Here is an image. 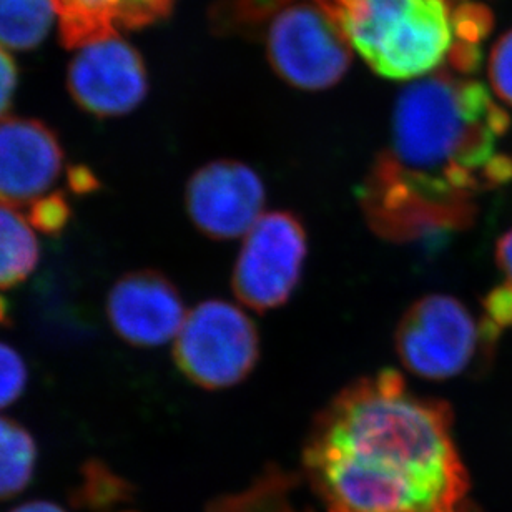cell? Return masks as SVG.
Instances as JSON below:
<instances>
[{
	"mask_svg": "<svg viewBox=\"0 0 512 512\" xmlns=\"http://www.w3.org/2000/svg\"><path fill=\"white\" fill-rule=\"evenodd\" d=\"M509 127V115L478 80L438 72L406 87L389 147L360 190L370 227L394 243L471 227L476 198L512 180V157L501 148Z\"/></svg>",
	"mask_w": 512,
	"mask_h": 512,
	"instance_id": "6da1fadb",
	"label": "cell"
},
{
	"mask_svg": "<svg viewBox=\"0 0 512 512\" xmlns=\"http://www.w3.org/2000/svg\"><path fill=\"white\" fill-rule=\"evenodd\" d=\"M441 399L383 370L341 389L311 424L303 474L326 512H448L471 488Z\"/></svg>",
	"mask_w": 512,
	"mask_h": 512,
	"instance_id": "7a4b0ae2",
	"label": "cell"
},
{
	"mask_svg": "<svg viewBox=\"0 0 512 512\" xmlns=\"http://www.w3.org/2000/svg\"><path fill=\"white\" fill-rule=\"evenodd\" d=\"M345 30L376 74L423 77L454 47V17L444 0H316Z\"/></svg>",
	"mask_w": 512,
	"mask_h": 512,
	"instance_id": "3957f363",
	"label": "cell"
},
{
	"mask_svg": "<svg viewBox=\"0 0 512 512\" xmlns=\"http://www.w3.org/2000/svg\"><path fill=\"white\" fill-rule=\"evenodd\" d=\"M501 331L476 316L463 301L428 295L404 311L394 331L399 361L413 375L446 381L466 375L493 358Z\"/></svg>",
	"mask_w": 512,
	"mask_h": 512,
	"instance_id": "277c9868",
	"label": "cell"
},
{
	"mask_svg": "<svg viewBox=\"0 0 512 512\" xmlns=\"http://www.w3.org/2000/svg\"><path fill=\"white\" fill-rule=\"evenodd\" d=\"M260 351V333L247 311L230 301L207 300L187 313L173 343V361L190 383L218 391L247 380Z\"/></svg>",
	"mask_w": 512,
	"mask_h": 512,
	"instance_id": "5b68a950",
	"label": "cell"
},
{
	"mask_svg": "<svg viewBox=\"0 0 512 512\" xmlns=\"http://www.w3.org/2000/svg\"><path fill=\"white\" fill-rule=\"evenodd\" d=\"M350 39L316 0L296 2L271 17L266 49L281 79L303 90L338 84L351 62Z\"/></svg>",
	"mask_w": 512,
	"mask_h": 512,
	"instance_id": "8992f818",
	"label": "cell"
},
{
	"mask_svg": "<svg viewBox=\"0 0 512 512\" xmlns=\"http://www.w3.org/2000/svg\"><path fill=\"white\" fill-rule=\"evenodd\" d=\"M306 256L308 235L301 218L286 210L265 213L243 237L233 265V293L258 313L281 308L300 285Z\"/></svg>",
	"mask_w": 512,
	"mask_h": 512,
	"instance_id": "52a82bcc",
	"label": "cell"
},
{
	"mask_svg": "<svg viewBox=\"0 0 512 512\" xmlns=\"http://www.w3.org/2000/svg\"><path fill=\"white\" fill-rule=\"evenodd\" d=\"M266 188L250 165L215 160L198 168L185 188L193 227L210 240L245 237L265 215Z\"/></svg>",
	"mask_w": 512,
	"mask_h": 512,
	"instance_id": "ba28073f",
	"label": "cell"
},
{
	"mask_svg": "<svg viewBox=\"0 0 512 512\" xmlns=\"http://www.w3.org/2000/svg\"><path fill=\"white\" fill-rule=\"evenodd\" d=\"M69 65L67 89L87 114L112 119L130 114L148 92L147 69L137 49L119 34L80 47Z\"/></svg>",
	"mask_w": 512,
	"mask_h": 512,
	"instance_id": "9c48e42d",
	"label": "cell"
},
{
	"mask_svg": "<svg viewBox=\"0 0 512 512\" xmlns=\"http://www.w3.org/2000/svg\"><path fill=\"white\" fill-rule=\"evenodd\" d=\"M105 311L115 335L135 348H155L175 340L187 318L177 286L157 270L120 276L110 288Z\"/></svg>",
	"mask_w": 512,
	"mask_h": 512,
	"instance_id": "30bf717a",
	"label": "cell"
},
{
	"mask_svg": "<svg viewBox=\"0 0 512 512\" xmlns=\"http://www.w3.org/2000/svg\"><path fill=\"white\" fill-rule=\"evenodd\" d=\"M65 153L49 125L0 117V203L24 207L42 197L64 168Z\"/></svg>",
	"mask_w": 512,
	"mask_h": 512,
	"instance_id": "8fae6325",
	"label": "cell"
},
{
	"mask_svg": "<svg viewBox=\"0 0 512 512\" xmlns=\"http://www.w3.org/2000/svg\"><path fill=\"white\" fill-rule=\"evenodd\" d=\"M65 47L80 49L94 40L140 29L167 17L175 0H54Z\"/></svg>",
	"mask_w": 512,
	"mask_h": 512,
	"instance_id": "7c38bea8",
	"label": "cell"
},
{
	"mask_svg": "<svg viewBox=\"0 0 512 512\" xmlns=\"http://www.w3.org/2000/svg\"><path fill=\"white\" fill-rule=\"evenodd\" d=\"M137 488L120 476L104 459H85L79 469V481L67 494L72 508L85 512H112L120 504L132 503Z\"/></svg>",
	"mask_w": 512,
	"mask_h": 512,
	"instance_id": "4fadbf2b",
	"label": "cell"
},
{
	"mask_svg": "<svg viewBox=\"0 0 512 512\" xmlns=\"http://www.w3.org/2000/svg\"><path fill=\"white\" fill-rule=\"evenodd\" d=\"M39 461L37 441L24 424L0 416V503L24 493Z\"/></svg>",
	"mask_w": 512,
	"mask_h": 512,
	"instance_id": "5bb4252c",
	"label": "cell"
},
{
	"mask_svg": "<svg viewBox=\"0 0 512 512\" xmlns=\"http://www.w3.org/2000/svg\"><path fill=\"white\" fill-rule=\"evenodd\" d=\"M40 247L29 223L0 203V288L24 283L39 265Z\"/></svg>",
	"mask_w": 512,
	"mask_h": 512,
	"instance_id": "9a60e30c",
	"label": "cell"
},
{
	"mask_svg": "<svg viewBox=\"0 0 512 512\" xmlns=\"http://www.w3.org/2000/svg\"><path fill=\"white\" fill-rule=\"evenodd\" d=\"M55 15L54 0H0V45L35 49L49 34Z\"/></svg>",
	"mask_w": 512,
	"mask_h": 512,
	"instance_id": "2e32d148",
	"label": "cell"
},
{
	"mask_svg": "<svg viewBox=\"0 0 512 512\" xmlns=\"http://www.w3.org/2000/svg\"><path fill=\"white\" fill-rule=\"evenodd\" d=\"M295 478L280 469H266L252 488L233 496L217 498L208 504L207 512H315L298 508L290 493L296 486Z\"/></svg>",
	"mask_w": 512,
	"mask_h": 512,
	"instance_id": "e0dca14e",
	"label": "cell"
},
{
	"mask_svg": "<svg viewBox=\"0 0 512 512\" xmlns=\"http://www.w3.org/2000/svg\"><path fill=\"white\" fill-rule=\"evenodd\" d=\"M300 0H223L218 7V24L227 29H240L260 24L275 17L280 10Z\"/></svg>",
	"mask_w": 512,
	"mask_h": 512,
	"instance_id": "ac0fdd59",
	"label": "cell"
},
{
	"mask_svg": "<svg viewBox=\"0 0 512 512\" xmlns=\"http://www.w3.org/2000/svg\"><path fill=\"white\" fill-rule=\"evenodd\" d=\"M72 220L69 198L62 190L42 195L29 208V223L49 237H60Z\"/></svg>",
	"mask_w": 512,
	"mask_h": 512,
	"instance_id": "d6986e66",
	"label": "cell"
},
{
	"mask_svg": "<svg viewBox=\"0 0 512 512\" xmlns=\"http://www.w3.org/2000/svg\"><path fill=\"white\" fill-rule=\"evenodd\" d=\"M29 371L19 351L0 343V409L9 408L24 394Z\"/></svg>",
	"mask_w": 512,
	"mask_h": 512,
	"instance_id": "ffe728a7",
	"label": "cell"
},
{
	"mask_svg": "<svg viewBox=\"0 0 512 512\" xmlns=\"http://www.w3.org/2000/svg\"><path fill=\"white\" fill-rule=\"evenodd\" d=\"M489 80L494 94L512 107V32L503 35L494 45L489 59Z\"/></svg>",
	"mask_w": 512,
	"mask_h": 512,
	"instance_id": "44dd1931",
	"label": "cell"
},
{
	"mask_svg": "<svg viewBox=\"0 0 512 512\" xmlns=\"http://www.w3.org/2000/svg\"><path fill=\"white\" fill-rule=\"evenodd\" d=\"M67 187L77 197H89L102 188L99 175L85 163H75L67 168Z\"/></svg>",
	"mask_w": 512,
	"mask_h": 512,
	"instance_id": "7402d4cb",
	"label": "cell"
},
{
	"mask_svg": "<svg viewBox=\"0 0 512 512\" xmlns=\"http://www.w3.org/2000/svg\"><path fill=\"white\" fill-rule=\"evenodd\" d=\"M19 84V72L14 60L0 49V117L10 109Z\"/></svg>",
	"mask_w": 512,
	"mask_h": 512,
	"instance_id": "603a6c76",
	"label": "cell"
},
{
	"mask_svg": "<svg viewBox=\"0 0 512 512\" xmlns=\"http://www.w3.org/2000/svg\"><path fill=\"white\" fill-rule=\"evenodd\" d=\"M496 261L503 271L504 283L512 288V228L499 238L496 247Z\"/></svg>",
	"mask_w": 512,
	"mask_h": 512,
	"instance_id": "cb8c5ba5",
	"label": "cell"
},
{
	"mask_svg": "<svg viewBox=\"0 0 512 512\" xmlns=\"http://www.w3.org/2000/svg\"><path fill=\"white\" fill-rule=\"evenodd\" d=\"M10 512H67L59 504L52 503V501H44V499H35V501H27V503L20 504L17 508L12 509Z\"/></svg>",
	"mask_w": 512,
	"mask_h": 512,
	"instance_id": "d4e9b609",
	"label": "cell"
},
{
	"mask_svg": "<svg viewBox=\"0 0 512 512\" xmlns=\"http://www.w3.org/2000/svg\"><path fill=\"white\" fill-rule=\"evenodd\" d=\"M12 308L7 298L0 293V330L4 328H10L12 326Z\"/></svg>",
	"mask_w": 512,
	"mask_h": 512,
	"instance_id": "484cf974",
	"label": "cell"
},
{
	"mask_svg": "<svg viewBox=\"0 0 512 512\" xmlns=\"http://www.w3.org/2000/svg\"><path fill=\"white\" fill-rule=\"evenodd\" d=\"M122 512H137V511H122Z\"/></svg>",
	"mask_w": 512,
	"mask_h": 512,
	"instance_id": "4316f807",
	"label": "cell"
},
{
	"mask_svg": "<svg viewBox=\"0 0 512 512\" xmlns=\"http://www.w3.org/2000/svg\"><path fill=\"white\" fill-rule=\"evenodd\" d=\"M448 512H456V509H454V511H448Z\"/></svg>",
	"mask_w": 512,
	"mask_h": 512,
	"instance_id": "83f0119b",
	"label": "cell"
}]
</instances>
